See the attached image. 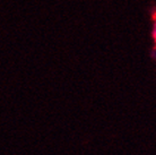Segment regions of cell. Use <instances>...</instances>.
Instances as JSON below:
<instances>
[{
	"label": "cell",
	"instance_id": "obj_1",
	"mask_svg": "<svg viewBox=\"0 0 156 155\" xmlns=\"http://www.w3.org/2000/svg\"><path fill=\"white\" fill-rule=\"evenodd\" d=\"M153 39L156 42V20H155V23H154V26H153Z\"/></svg>",
	"mask_w": 156,
	"mask_h": 155
},
{
	"label": "cell",
	"instance_id": "obj_2",
	"mask_svg": "<svg viewBox=\"0 0 156 155\" xmlns=\"http://www.w3.org/2000/svg\"><path fill=\"white\" fill-rule=\"evenodd\" d=\"M155 54H156V48H155Z\"/></svg>",
	"mask_w": 156,
	"mask_h": 155
}]
</instances>
